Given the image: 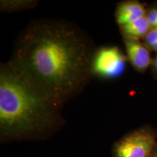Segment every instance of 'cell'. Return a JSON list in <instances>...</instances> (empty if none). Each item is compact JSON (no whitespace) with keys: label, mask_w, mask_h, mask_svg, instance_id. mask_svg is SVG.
Listing matches in <instances>:
<instances>
[{"label":"cell","mask_w":157,"mask_h":157,"mask_svg":"<svg viewBox=\"0 0 157 157\" xmlns=\"http://www.w3.org/2000/svg\"><path fill=\"white\" fill-rule=\"evenodd\" d=\"M157 144L156 135L140 128L121 137L113 147V157H151Z\"/></svg>","instance_id":"cell-3"},{"label":"cell","mask_w":157,"mask_h":157,"mask_svg":"<svg viewBox=\"0 0 157 157\" xmlns=\"http://www.w3.org/2000/svg\"><path fill=\"white\" fill-rule=\"evenodd\" d=\"M37 4L33 0H10L1 1V10L5 12H15L32 8Z\"/></svg>","instance_id":"cell-8"},{"label":"cell","mask_w":157,"mask_h":157,"mask_svg":"<svg viewBox=\"0 0 157 157\" xmlns=\"http://www.w3.org/2000/svg\"><path fill=\"white\" fill-rule=\"evenodd\" d=\"M146 16L151 28H157V8L150 10L148 13H147Z\"/></svg>","instance_id":"cell-10"},{"label":"cell","mask_w":157,"mask_h":157,"mask_svg":"<svg viewBox=\"0 0 157 157\" xmlns=\"http://www.w3.org/2000/svg\"><path fill=\"white\" fill-rule=\"evenodd\" d=\"M95 51L84 33L71 23L37 20L21 33L7 65L62 108L93 76Z\"/></svg>","instance_id":"cell-1"},{"label":"cell","mask_w":157,"mask_h":157,"mask_svg":"<svg viewBox=\"0 0 157 157\" xmlns=\"http://www.w3.org/2000/svg\"><path fill=\"white\" fill-rule=\"evenodd\" d=\"M151 157H157V144H156V148H155L154 152H153V154Z\"/></svg>","instance_id":"cell-12"},{"label":"cell","mask_w":157,"mask_h":157,"mask_svg":"<svg viewBox=\"0 0 157 157\" xmlns=\"http://www.w3.org/2000/svg\"><path fill=\"white\" fill-rule=\"evenodd\" d=\"M61 108L15 74L7 63L0 68L2 140L44 138L64 124Z\"/></svg>","instance_id":"cell-2"},{"label":"cell","mask_w":157,"mask_h":157,"mask_svg":"<svg viewBox=\"0 0 157 157\" xmlns=\"http://www.w3.org/2000/svg\"><path fill=\"white\" fill-rule=\"evenodd\" d=\"M127 58L137 71L144 72L151 63L150 52L138 39L124 38Z\"/></svg>","instance_id":"cell-5"},{"label":"cell","mask_w":157,"mask_h":157,"mask_svg":"<svg viewBox=\"0 0 157 157\" xmlns=\"http://www.w3.org/2000/svg\"><path fill=\"white\" fill-rule=\"evenodd\" d=\"M115 15L117 22L120 26L146 17L147 12L143 5L139 2L126 1L118 5Z\"/></svg>","instance_id":"cell-6"},{"label":"cell","mask_w":157,"mask_h":157,"mask_svg":"<svg viewBox=\"0 0 157 157\" xmlns=\"http://www.w3.org/2000/svg\"><path fill=\"white\" fill-rule=\"evenodd\" d=\"M152 65H153V67H154V68L155 71L157 73V56L156 57V58L153 60Z\"/></svg>","instance_id":"cell-11"},{"label":"cell","mask_w":157,"mask_h":157,"mask_svg":"<svg viewBox=\"0 0 157 157\" xmlns=\"http://www.w3.org/2000/svg\"><path fill=\"white\" fill-rule=\"evenodd\" d=\"M127 56L117 47H105L95 51L93 63V76L113 79L119 77L126 68Z\"/></svg>","instance_id":"cell-4"},{"label":"cell","mask_w":157,"mask_h":157,"mask_svg":"<svg viewBox=\"0 0 157 157\" xmlns=\"http://www.w3.org/2000/svg\"><path fill=\"white\" fill-rule=\"evenodd\" d=\"M124 38L138 39L146 36L151 29L147 16L119 26Z\"/></svg>","instance_id":"cell-7"},{"label":"cell","mask_w":157,"mask_h":157,"mask_svg":"<svg viewBox=\"0 0 157 157\" xmlns=\"http://www.w3.org/2000/svg\"><path fill=\"white\" fill-rule=\"evenodd\" d=\"M144 39L146 44L148 48L157 43V28L151 29Z\"/></svg>","instance_id":"cell-9"}]
</instances>
